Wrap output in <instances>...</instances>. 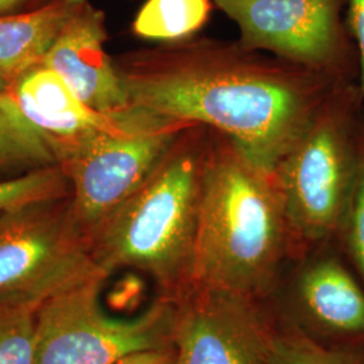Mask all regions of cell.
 <instances>
[{
    "instance_id": "cell-13",
    "label": "cell",
    "mask_w": 364,
    "mask_h": 364,
    "mask_svg": "<svg viewBox=\"0 0 364 364\" xmlns=\"http://www.w3.org/2000/svg\"><path fill=\"white\" fill-rule=\"evenodd\" d=\"M90 0H50L26 13L0 15V73L9 85L42 64L55 41Z\"/></svg>"
},
{
    "instance_id": "cell-22",
    "label": "cell",
    "mask_w": 364,
    "mask_h": 364,
    "mask_svg": "<svg viewBox=\"0 0 364 364\" xmlns=\"http://www.w3.org/2000/svg\"><path fill=\"white\" fill-rule=\"evenodd\" d=\"M30 0H0V15L18 13Z\"/></svg>"
},
{
    "instance_id": "cell-12",
    "label": "cell",
    "mask_w": 364,
    "mask_h": 364,
    "mask_svg": "<svg viewBox=\"0 0 364 364\" xmlns=\"http://www.w3.org/2000/svg\"><path fill=\"white\" fill-rule=\"evenodd\" d=\"M9 92L54 156L99 129L108 114L85 105L65 80L45 64L28 69Z\"/></svg>"
},
{
    "instance_id": "cell-21",
    "label": "cell",
    "mask_w": 364,
    "mask_h": 364,
    "mask_svg": "<svg viewBox=\"0 0 364 364\" xmlns=\"http://www.w3.org/2000/svg\"><path fill=\"white\" fill-rule=\"evenodd\" d=\"M115 364H176L174 346L159 350L136 352L120 359Z\"/></svg>"
},
{
    "instance_id": "cell-1",
    "label": "cell",
    "mask_w": 364,
    "mask_h": 364,
    "mask_svg": "<svg viewBox=\"0 0 364 364\" xmlns=\"http://www.w3.org/2000/svg\"><path fill=\"white\" fill-rule=\"evenodd\" d=\"M117 69L129 105L218 131L270 171L341 82L216 39L166 43Z\"/></svg>"
},
{
    "instance_id": "cell-4",
    "label": "cell",
    "mask_w": 364,
    "mask_h": 364,
    "mask_svg": "<svg viewBox=\"0 0 364 364\" xmlns=\"http://www.w3.org/2000/svg\"><path fill=\"white\" fill-rule=\"evenodd\" d=\"M363 102L358 81L336 84L275 168L296 246L338 240L359 171Z\"/></svg>"
},
{
    "instance_id": "cell-20",
    "label": "cell",
    "mask_w": 364,
    "mask_h": 364,
    "mask_svg": "<svg viewBox=\"0 0 364 364\" xmlns=\"http://www.w3.org/2000/svg\"><path fill=\"white\" fill-rule=\"evenodd\" d=\"M347 26L358 49L359 78L358 82L364 92V0H347Z\"/></svg>"
},
{
    "instance_id": "cell-2",
    "label": "cell",
    "mask_w": 364,
    "mask_h": 364,
    "mask_svg": "<svg viewBox=\"0 0 364 364\" xmlns=\"http://www.w3.org/2000/svg\"><path fill=\"white\" fill-rule=\"evenodd\" d=\"M293 246L274 171L210 130L192 287L259 299L273 287Z\"/></svg>"
},
{
    "instance_id": "cell-18",
    "label": "cell",
    "mask_w": 364,
    "mask_h": 364,
    "mask_svg": "<svg viewBox=\"0 0 364 364\" xmlns=\"http://www.w3.org/2000/svg\"><path fill=\"white\" fill-rule=\"evenodd\" d=\"M70 196V183L58 165L0 180V213L34 201Z\"/></svg>"
},
{
    "instance_id": "cell-19",
    "label": "cell",
    "mask_w": 364,
    "mask_h": 364,
    "mask_svg": "<svg viewBox=\"0 0 364 364\" xmlns=\"http://www.w3.org/2000/svg\"><path fill=\"white\" fill-rule=\"evenodd\" d=\"M336 242L356 267L364 282V127L358 178Z\"/></svg>"
},
{
    "instance_id": "cell-6",
    "label": "cell",
    "mask_w": 364,
    "mask_h": 364,
    "mask_svg": "<svg viewBox=\"0 0 364 364\" xmlns=\"http://www.w3.org/2000/svg\"><path fill=\"white\" fill-rule=\"evenodd\" d=\"M105 281L84 282L42 302L36 364H115L173 346L174 299L162 297L132 318H115L100 304Z\"/></svg>"
},
{
    "instance_id": "cell-17",
    "label": "cell",
    "mask_w": 364,
    "mask_h": 364,
    "mask_svg": "<svg viewBox=\"0 0 364 364\" xmlns=\"http://www.w3.org/2000/svg\"><path fill=\"white\" fill-rule=\"evenodd\" d=\"M364 352L326 346L299 326L274 332L270 364H363Z\"/></svg>"
},
{
    "instance_id": "cell-23",
    "label": "cell",
    "mask_w": 364,
    "mask_h": 364,
    "mask_svg": "<svg viewBox=\"0 0 364 364\" xmlns=\"http://www.w3.org/2000/svg\"><path fill=\"white\" fill-rule=\"evenodd\" d=\"M9 91H10V85L6 81V78L3 77L1 73H0V93H7Z\"/></svg>"
},
{
    "instance_id": "cell-24",
    "label": "cell",
    "mask_w": 364,
    "mask_h": 364,
    "mask_svg": "<svg viewBox=\"0 0 364 364\" xmlns=\"http://www.w3.org/2000/svg\"><path fill=\"white\" fill-rule=\"evenodd\" d=\"M363 364H364V356H363Z\"/></svg>"
},
{
    "instance_id": "cell-14",
    "label": "cell",
    "mask_w": 364,
    "mask_h": 364,
    "mask_svg": "<svg viewBox=\"0 0 364 364\" xmlns=\"http://www.w3.org/2000/svg\"><path fill=\"white\" fill-rule=\"evenodd\" d=\"M54 165L50 146L23 117L11 93H0V180Z\"/></svg>"
},
{
    "instance_id": "cell-11",
    "label": "cell",
    "mask_w": 364,
    "mask_h": 364,
    "mask_svg": "<svg viewBox=\"0 0 364 364\" xmlns=\"http://www.w3.org/2000/svg\"><path fill=\"white\" fill-rule=\"evenodd\" d=\"M108 38L103 11L88 1L66 26L43 58L97 112H112L129 105L117 64L105 52Z\"/></svg>"
},
{
    "instance_id": "cell-8",
    "label": "cell",
    "mask_w": 364,
    "mask_h": 364,
    "mask_svg": "<svg viewBox=\"0 0 364 364\" xmlns=\"http://www.w3.org/2000/svg\"><path fill=\"white\" fill-rule=\"evenodd\" d=\"M239 42L336 81H358L359 57L343 10L347 0H215Z\"/></svg>"
},
{
    "instance_id": "cell-16",
    "label": "cell",
    "mask_w": 364,
    "mask_h": 364,
    "mask_svg": "<svg viewBox=\"0 0 364 364\" xmlns=\"http://www.w3.org/2000/svg\"><path fill=\"white\" fill-rule=\"evenodd\" d=\"M42 304L0 297V364L37 363V313Z\"/></svg>"
},
{
    "instance_id": "cell-15",
    "label": "cell",
    "mask_w": 364,
    "mask_h": 364,
    "mask_svg": "<svg viewBox=\"0 0 364 364\" xmlns=\"http://www.w3.org/2000/svg\"><path fill=\"white\" fill-rule=\"evenodd\" d=\"M210 14L209 0H147L136 14L132 31L144 39L180 42L192 38Z\"/></svg>"
},
{
    "instance_id": "cell-9",
    "label": "cell",
    "mask_w": 364,
    "mask_h": 364,
    "mask_svg": "<svg viewBox=\"0 0 364 364\" xmlns=\"http://www.w3.org/2000/svg\"><path fill=\"white\" fill-rule=\"evenodd\" d=\"M174 302L176 364H270L274 332L255 299L192 287Z\"/></svg>"
},
{
    "instance_id": "cell-5",
    "label": "cell",
    "mask_w": 364,
    "mask_h": 364,
    "mask_svg": "<svg viewBox=\"0 0 364 364\" xmlns=\"http://www.w3.org/2000/svg\"><path fill=\"white\" fill-rule=\"evenodd\" d=\"M189 126L127 105L55 154L70 183L72 215L84 237L142 186Z\"/></svg>"
},
{
    "instance_id": "cell-3",
    "label": "cell",
    "mask_w": 364,
    "mask_h": 364,
    "mask_svg": "<svg viewBox=\"0 0 364 364\" xmlns=\"http://www.w3.org/2000/svg\"><path fill=\"white\" fill-rule=\"evenodd\" d=\"M209 138L208 127L189 126L142 186L85 237L109 275L136 269L171 299L192 289Z\"/></svg>"
},
{
    "instance_id": "cell-7",
    "label": "cell",
    "mask_w": 364,
    "mask_h": 364,
    "mask_svg": "<svg viewBox=\"0 0 364 364\" xmlns=\"http://www.w3.org/2000/svg\"><path fill=\"white\" fill-rule=\"evenodd\" d=\"M72 215L70 196L0 213V297L43 302L93 279H107Z\"/></svg>"
},
{
    "instance_id": "cell-10",
    "label": "cell",
    "mask_w": 364,
    "mask_h": 364,
    "mask_svg": "<svg viewBox=\"0 0 364 364\" xmlns=\"http://www.w3.org/2000/svg\"><path fill=\"white\" fill-rule=\"evenodd\" d=\"M293 309L312 338L338 343V348L364 352V290L333 252H323L299 272L293 287Z\"/></svg>"
}]
</instances>
